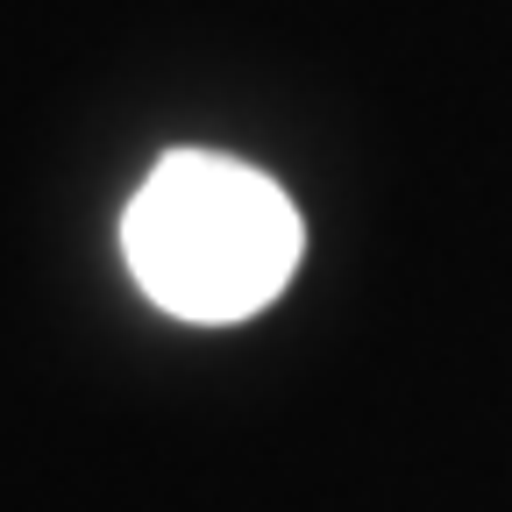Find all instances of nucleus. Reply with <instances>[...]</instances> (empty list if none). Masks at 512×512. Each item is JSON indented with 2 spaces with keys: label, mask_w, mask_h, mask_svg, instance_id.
<instances>
[{
  "label": "nucleus",
  "mask_w": 512,
  "mask_h": 512,
  "mask_svg": "<svg viewBox=\"0 0 512 512\" xmlns=\"http://www.w3.org/2000/svg\"><path fill=\"white\" fill-rule=\"evenodd\" d=\"M143 292L178 320H242L299 264L292 200L235 157H164L121 221Z\"/></svg>",
  "instance_id": "nucleus-1"
}]
</instances>
